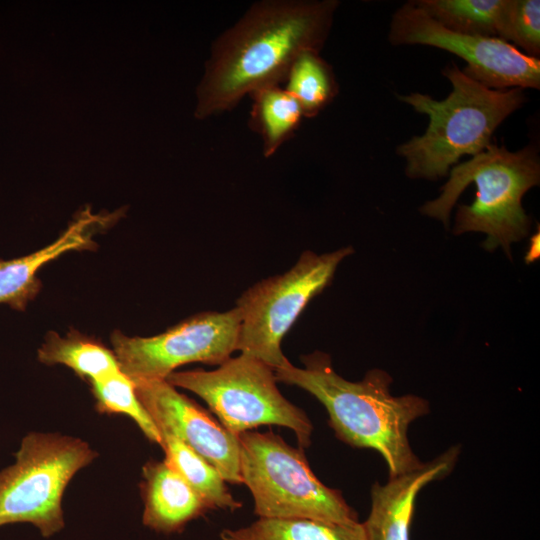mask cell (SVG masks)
Wrapping results in <instances>:
<instances>
[{
  "label": "cell",
  "instance_id": "6da1fadb",
  "mask_svg": "<svg viewBox=\"0 0 540 540\" xmlns=\"http://www.w3.org/2000/svg\"><path fill=\"white\" fill-rule=\"evenodd\" d=\"M337 0H261L213 43L196 89L194 116L233 109L244 96L280 85L305 51H320L330 33Z\"/></svg>",
  "mask_w": 540,
  "mask_h": 540
},
{
  "label": "cell",
  "instance_id": "7a4b0ae2",
  "mask_svg": "<svg viewBox=\"0 0 540 540\" xmlns=\"http://www.w3.org/2000/svg\"><path fill=\"white\" fill-rule=\"evenodd\" d=\"M301 361L303 368L289 361L275 369L276 380L302 388L320 401L338 439L379 452L389 478L422 465L411 449L408 428L429 412L427 400L413 394L393 396L389 390L393 379L382 369H371L362 380L349 381L333 369L324 352L315 351Z\"/></svg>",
  "mask_w": 540,
  "mask_h": 540
},
{
  "label": "cell",
  "instance_id": "3957f363",
  "mask_svg": "<svg viewBox=\"0 0 540 540\" xmlns=\"http://www.w3.org/2000/svg\"><path fill=\"white\" fill-rule=\"evenodd\" d=\"M442 73L453 87L443 100L419 92L396 95L399 101L429 117L423 135L396 149L406 161L405 174L412 179L445 177L462 156L486 150L497 127L527 100L523 89L488 88L456 64L446 66Z\"/></svg>",
  "mask_w": 540,
  "mask_h": 540
},
{
  "label": "cell",
  "instance_id": "277c9868",
  "mask_svg": "<svg viewBox=\"0 0 540 540\" xmlns=\"http://www.w3.org/2000/svg\"><path fill=\"white\" fill-rule=\"evenodd\" d=\"M476 196L470 205L458 206L453 233L482 232L487 251L501 247L511 259L512 243L527 236L531 219L522 206L524 194L540 182L538 150L528 145L516 152L491 144L486 150L452 167L440 195L420 207L421 214L447 228L453 207L470 183Z\"/></svg>",
  "mask_w": 540,
  "mask_h": 540
},
{
  "label": "cell",
  "instance_id": "5b68a950",
  "mask_svg": "<svg viewBox=\"0 0 540 540\" xmlns=\"http://www.w3.org/2000/svg\"><path fill=\"white\" fill-rule=\"evenodd\" d=\"M238 441L242 483L252 494L259 518L359 521L341 492L314 475L302 448L272 431H245Z\"/></svg>",
  "mask_w": 540,
  "mask_h": 540
},
{
  "label": "cell",
  "instance_id": "8992f818",
  "mask_svg": "<svg viewBox=\"0 0 540 540\" xmlns=\"http://www.w3.org/2000/svg\"><path fill=\"white\" fill-rule=\"evenodd\" d=\"M14 457L13 464L0 470V527L30 523L49 538L65 526L66 487L98 453L80 438L29 432Z\"/></svg>",
  "mask_w": 540,
  "mask_h": 540
},
{
  "label": "cell",
  "instance_id": "52a82bcc",
  "mask_svg": "<svg viewBox=\"0 0 540 540\" xmlns=\"http://www.w3.org/2000/svg\"><path fill=\"white\" fill-rule=\"evenodd\" d=\"M166 381L202 398L236 436L258 426L277 425L291 429L300 448L311 444L310 419L280 393L274 370L259 359L240 354L211 371H174Z\"/></svg>",
  "mask_w": 540,
  "mask_h": 540
},
{
  "label": "cell",
  "instance_id": "ba28073f",
  "mask_svg": "<svg viewBox=\"0 0 540 540\" xmlns=\"http://www.w3.org/2000/svg\"><path fill=\"white\" fill-rule=\"evenodd\" d=\"M351 246L317 254L303 252L287 272L249 287L237 300L240 328L237 350L261 360L273 370L289 362L281 349L283 337L307 304L334 278L338 265L353 254Z\"/></svg>",
  "mask_w": 540,
  "mask_h": 540
},
{
  "label": "cell",
  "instance_id": "9c48e42d",
  "mask_svg": "<svg viewBox=\"0 0 540 540\" xmlns=\"http://www.w3.org/2000/svg\"><path fill=\"white\" fill-rule=\"evenodd\" d=\"M240 313L236 307L205 311L151 337L111 335L121 371L133 382L166 380L176 368L193 362L221 365L237 350Z\"/></svg>",
  "mask_w": 540,
  "mask_h": 540
},
{
  "label": "cell",
  "instance_id": "30bf717a",
  "mask_svg": "<svg viewBox=\"0 0 540 540\" xmlns=\"http://www.w3.org/2000/svg\"><path fill=\"white\" fill-rule=\"evenodd\" d=\"M388 40L392 45H428L451 52L466 61L464 74L491 89L540 88L539 59L499 38L448 30L414 1L406 2L393 13Z\"/></svg>",
  "mask_w": 540,
  "mask_h": 540
},
{
  "label": "cell",
  "instance_id": "8fae6325",
  "mask_svg": "<svg viewBox=\"0 0 540 540\" xmlns=\"http://www.w3.org/2000/svg\"><path fill=\"white\" fill-rule=\"evenodd\" d=\"M134 383L140 403L160 433L171 434L194 450L226 482L242 483L238 436L166 380Z\"/></svg>",
  "mask_w": 540,
  "mask_h": 540
},
{
  "label": "cell",
  "instance_id": "7c38bea8",
  "mask_svg": "<svg viewBox=\"0 0 540 540\" xmlns=\"http://www.w3.org/2000/svg\"><path fill=\"white\" fill-rule=\"evenodd\" d=\"M124 215L123 209L94 214L90 206L79 211L68 228L51 244L18 258L0 259V304L24 311L41 290L39 270L69 251L93 250V236L108 229Z\"/></svg>",
  "mask_w": 540,
  "mask_h": 540
},
{
  "label": "cell",
  "instance_id": "4fadbf2b",
  "mask_svg": "<svg viewBox=\"0 0 540 540\" xmlns=\"http://www.w3.org/2000/svg\"><path fill=\"white\" fill-rule=\"evenodd\" d=\"M460 452L453 446L414 470L389 478L371 488V510L362 523L368 540H410V526L420 490L434 480L446 477Z\"/></svg>",
  "mask_w": 540,
  "mask_h": 540
},
{
  "label": "cell",
  "instance_id": "5bb4252c",
  "mask_svg": "<svg viewBox=\"0 0 540 540\" xmlns=\"http://www.w3.org/2000/svg\"><path fill=\"white\" fill-rule=\"evenodd\" d=\"M143 524L159 533L180 532L210 507L165 460L148 461L142 469Z\"/></svg>",
  "mask_w": 540,
  "mask_h": 540
},
{
  "label": "cell",
  "instance_id": "9a60e30c",
  "mask_svg": "<svg viewBox=\"0 0 540 540\" xmlns=\"http://www.w3.org/2000/svg\"><path fill=\"white\" fill-rule=\"evenodd\" d=\"M37 358L48 366L64 365L88 382L120 369L113 350L77 330H71L65 336L54 331L47 333Z\"/></svg>",
  "mask_w": 540,
  "mask_h": 540
},
{
  "label": "cell",
  "instance_id": "2e32d148",
  "mask_svg": "<svg viewBox=\"0 0 540 540\" xmlns=\"http://www.w3.org/2000/svg\"><path fill=\"white\" fill-rule=\"evenodd\" d=\"M511 0H417L415 4L443 27L460 34L499 38Z\"/></svg>",
  "mask_w": 540,
  "mask_h": 540
},
{
  "label": "cell",
  "instance_id": "e0dca14e",
  "mask_svg": "<svg viewBox=\"0 0 540 540\" xmlns=\"http://www.w3.org/2000/svg\"><path fill=\"white\" fill-rule=\"evenodd\" d=\"M221 540H368L363 524L314 519L258 518L253 523L224 529Z\"/></svg>",
  "mask_w": 540,
  "mask_h": 540
},
{
  "label": "cell",
  "instance_id": "ac0fdd59",
  "mask_svg": "<svg viewBox=\"0 0 540 540\" xmlns=\"http://www.w3.org/2000/svg\"><path fill=\"white\" fill-rule=\"evenodd\" d=\"M250 125L262 140L264 157H271L299 127L304 114L297 100L280 85L254 91Z\"/></svg>",
  "mask_w": 540,
  "mask_h": 540
},
{
  "label": "cell",
  "instance_id": "d6986e66",
  "mask_svg": "<svg viewBox=\"0 0 540 540\" xmlns=\"http://www.w3.org/2000/svg\"><path fill=\"white\" fill-rule=\"evenodd\" d=\"M160 435L164 460L204 499L211 510L234 511L242 506L214 466L173 435L164 432Z\"/></svg>",
  "mask_w": 540,
  "mask_h": 540
},
{
  "label": "cell",
  "instance_id": "ffe728a7",
  "mask_svg": "<svg viewBox=\"0 0 540 540\" xmlns=\"http://www.w3.org/2000/svg\"><path fill=\"white\" fill-rule=\"evenodd\" d=\"M308 50L290 67L284 89L302 108L304 118L317 116L338 94V83L331 65L319 54Z\"/></svg>",
  "mask_w": 540,
  "mask_h": 540
},
{
  "label": "cell",
  "instance_id": "44dd1931",
  "mask_svg": "<svg viewBox=\"0 0 540 540\" xmlns=\"http://www.w3.org/2000/svg\"><path fill=\"white\" fill-rule=\"evenodd\" d=\"M89 383L99 413L126 415L137 424L149 441L161 444L160 432L140 403L135 383L121 369Z\"/></svg>",
  "mask_w": 540,
  "mask_h": 540
},
{
  "label": "cell",
  "instance_id": "7402d4cb",
  "mask_svg": "<svg viewBox=\"0 0 540 540\" xmlns=\"http://www.w3.org/2000/svg\"><path fill=\"white\" fill-rule=\"evenodd\" d=\"M502 40L514 43L525 55L539 59L540 1L511 0Z\"/></svg>",
  "mask_w": 540,
  "mask_h": 540
},
{
  "label": "cell",
  "instance_id": "603a6c76",
  "mask_svg": "<svg viewBox=\"0 0 540 540\" xmlns=\"http://www.w3.org/2000/svg\"><path fill=\"white\" fill-rule=\"evenodd\" d=\"M539 257V231L531 239V247L527 251L525 261L527 263L535 261Z\"/></svg>",
  "mask_w": 540,
  "mask_h": 540
}]
</instances>
